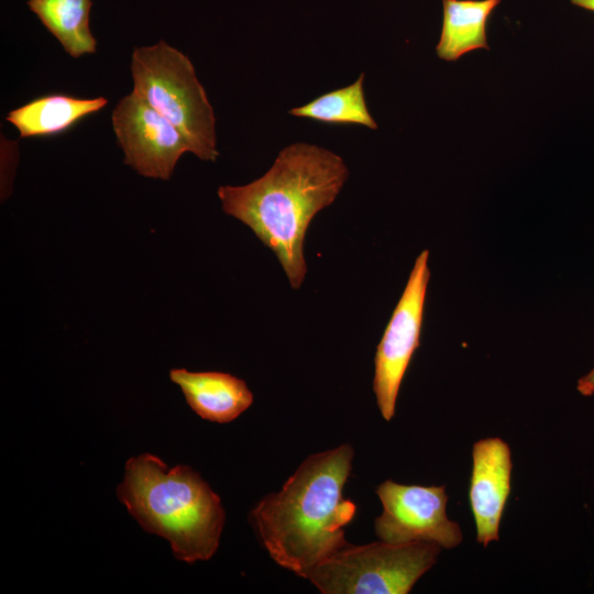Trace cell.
<instances>
[{
    "instance_id": "9",
    "label": "cell",
    "mask_w": 594,
    "mask_h": 594,
    "mask_svg": "<svg viewBox=\"0 0 594 594\" xmlns=\"http://www.w3.org/2000/svg\"><path fill=\"white\" fill-rule=\"evenodd\" d=\"M512 453L501 438L476 441L472 449L469 501L476 528V541L483 547L499 539V526L510 494Z\"/></svg>"
},
{
    "instance_id": "7",
    "label": "cell",
    "mask_w": 594,
    "mask_h": 594,
    "mask_svg": "<svg viewBox=\"0 0 594 594\" xmlns=\"http://www.w3.org/2000/svg\"><path fill=\"white\" fill-rule=\"evenodd\" d=\"M376 494L383 505L382 515L374 521L381 541H427L448 549L461 543L460 526L447 516L444 485H405L385 481L378 485Z\"/></svg>"
},
{
    "instance_id": "2",
    "label": "cell",
    "mask_w": 594,
    "mask_h": 594,
    "mask_svg": "<svg viewBox=\"0 0 594 594\" xmlns=\"http://www.w3.org/2000/svg\"><path fill=\"white\" fill-rule=\"evenodd\" d=\"M354 450L342 444L308 457L284 483L251 512L258 537L280 566L308 579L312 570L349 542L343 527L355 504L343 497Z\"/></svg>"
},
{
    "instance_id": "10",
    "label": "cell",
    "mask_w": 594,
    "mask_h": 594,
    "mask_svg": "<svg viewBox=\"0 0 594 594\" xmlns=\"http://www.w3.org/2000/svg\"><path fill=\"white\" fill-rule=\"evenodd\" d=\"M169 377L180 387L189 407L205 420L230 422L253 403L246 383L228 373L173 369Z\"/></svg>"
},
{
    "instance_id": "14",
    "label": "cell",
    "mask_w": 594,
    "mask_h": 594,
    "mask_svg": "<svg viewBox=\"0 0 594 594\" xmlns=\"http://www.w3.org/2000/svg\"><path fill=\"white\" fill-rule=\"evenodd\" d=\"M364 74L351 85L326 92L310 102L293 108L289 114L322 123L360 124L376 130L363 89Z\"/></svg>"
},
{
    "instance_id": "12",
    "label": "cell",
    "mask_w": 594,
    "mask_h": 594,
    "mask_svg": "<svg viewBox=\"0 0 594 594\" xmlns=\"http://www.w3.org/2000/svg\"><path fill=\"white\" fill-rule=\"evenodd\" d=\"M501 0H442L443 21L436 52L454 62L479 48L488 50L486 24Z\"/></svg>"
},
{
    "instance_id": "4",
    "label": "cell",
    "mask_w": 594,
    "mask_h": 594,
    "mask_svg": "<svg viewBox=\"0 0 594 594\" xmlns=\"http://www.w3.org/2000/svg\"><path fill=\"white\" fill-rule=\"evenodd\" d=\"M130 68L132 92L184 135L191 154L216 162L220 153L215 111L189 57L161 40L135 47Z\"/></svg>"
},
{
    "instance_id": "15",
    "label": "cell",
    "mask_w": 594,
    "mask_h": 594,
    "mask_svg": "<svg viewBox=\"0 0 594 594\" xmlns=\"http://www.w3.org/2000/svg\"><path fill=\"white\" fill-rule=\"evenodd\" d=\"M576 388L583 396L594 394V367L586 375L579 378Z\"/></svg>"
},
{
    "instance_id": "3",
    "label": "cell",
    "mask_w": 594,
    "mask_h": 594,
    "mask_svg": "<svg viewBox=\"0 0 594 594\" xmlns=\"http://www.w3.org/2000/svg\"><path fill=\"white\" fill-rule=\"evenodd\" d=\"M117 495L144 530L169 541L178 560L206 561L217 551L226 513L191 468H169L153 454H140L127 461Z\"/></svg>"
},
{
    "instance_id": "11",
    "label": "cell",
    "mask_w": 594,
    "mask_h": 594,
    "mask_svg": "<svg viewBox=\"0 0 594 594\" xmlns=\"http://www.w3.org/2000/svg\"><path fill=\"white\" fill-rule=\"evenodd\" d=\"M107 103L105 97L77 98L51 94L9 111L6 120L16 128L20 138L51 136L70 129Z\"/></svg>"
},
{
    "instance_id": "8",
    "label": "cell",
    "mask_w": 594,
    "mask_h": 594,
    "mask_svg": "<svg viewBox=\"0 0 594 594\" xmlns=\"http://www.w3.org/2000/svg\"><path fill=\"white\" fill-rule=\"evenodd\" d=\"M111 123L124 164L143 177L168 180L178 160L190 152L184 135L133 92L117 103Z\"/></svg>"
},
{
    "instance_id": "13",
    "label": "cell",
    "mask_w": 594,
    "mask_h": 594,
    "mask_svg": "<svg viewBox=\"0 0 594 594\" xmlns=\"http://www.w3.org/2000/svg\"><path fill=\"white\" fill-rule=\"evenodd\" d=\"M26 4L70 57L96 53L89 26L92 0H28Z\"/></svg>"
},
{
    "instance_id": "6",
    "label": "cell",
    "mask_w": 594,
    "mask_h": 594,
    "mask_svg": "<svg viewBox=\"0 0 594 594\" xmlns=\"http://www.w3.org/2000/svg\"><path fill=\"white\" fill-rule=\"evenodd\" d=\"M429 251L415 260L404 292L392 314L374 358L373 392L382 417L389 421L398 392L416 349L420 345L425 300L430 279Z\"/></svg>"
},
{
    "instance_id": "1",
    "label": "cell",
    "mask_w": 594,
    "mask_h": 594,
    "mask_svg": "<svg viewBox=\"0 0 594 594\" xmlns=\"http://www.w3.org/2000/svg\"><path fill=\"white\" fill-rule=\"evenodd\" d=\"M349 178L343 158L308 143L285 146L260 178L218 188L222 210L249 227L277 257L293 289L307 274L304 244L315 216L337 199Z\"/></svg>"
},
{
    "instance_id": "16",
    "label": "cell",
    "mask_w": 594,
    "mask_h": 594,
    "mask_svg": "<svg viewBox=\"0 0 594 594\" xmlns=\"http://www.w3.org/2000/svg\"><path fill=\"white\" fill-rule=\"evenodd\" d=\"M571 3L582 9L594 12V0H571Z\"/></svg>"
},
{
    "instance_id": "5",
    "label": "cell",
    "mask_w": 594,
    "mask_h": 594,
    "mask_svg": "<svg viewBox=\"0 0 594 594\" xmlns=\"http://www.w3.org/2000/svg\"><path fill=\"white\" fill-rule=\"evenodd\" d=\"M440 550L427 541L349 543L319 563L308 580L322 594H407Z\"/></svg>"
}]
</instances>
